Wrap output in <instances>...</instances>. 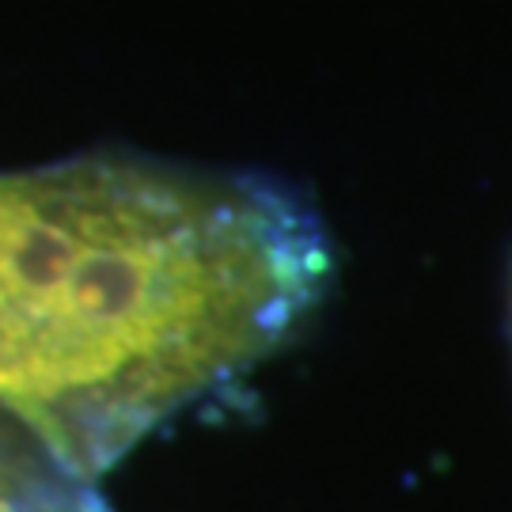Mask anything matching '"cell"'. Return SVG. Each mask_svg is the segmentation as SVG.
<instances>
[{
	"instance_id": "obj_2",
	"label": "cell",
	"mask_w": 512,
	"mask_h": 512,
	"mask_svg": "<svg viewBox=\"0 0 512 512\" xmlns=\"http://www.w3.org/2000/svg\"><path fill=\"white\" fill-rule=\"evenodd\" d=\"M0 512H107L88 478L61 467L0 410Z\"/></svg>"
},
{
	"instance_id": "obj_1",
	"label": "cell",
	"mask_w": 512,
	"mask_h": 512,
	"mask_svg": "<svg viewBox=\"0 0 512 512\" xmlns=\"http://www.w3.org/2000/svg\"><path fill=\"white\" fill-rule=\"evenodd\" d=\"M327 281V232L262 175L122 152L0 171V410L95 482L266 361Z\"/></svg>"
},
{
	"instance_id": "obj_3",
	"label": "cell",
	"mask_w": 512,
	"mask_h": 512,
	"mask_svg": "<svg viewBox=\"0 0 512 512\" xmlns=\"http://www.w3.org/2000/svg\"><path fill=\"white\" fill-rule=\"evenodd\" d=\"M509 342H512V274H509Z\"/></svg>"
}]
</instances>
